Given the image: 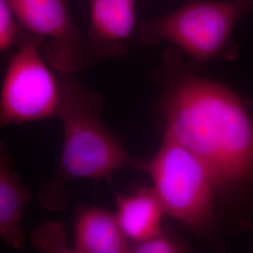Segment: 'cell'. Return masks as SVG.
Here are the masks:
<instances>
[{"label": "cell", "mask_w": 253, "mask_h": 253, "mask_svg": "<svg viewBox=\"0 0 253 253\" xmlns=\"http://www.w3.org/2000/svg\"><path fill=\"white\" fill-rule=\"evenodd\" d=\"M131 243L118 223L116 214L97 207H81L74 223L72 253H130Z\"/></svg>", "instance_id": "8"}, {"label": "cell", "mask_w": 253, "mask_h": 253, "mask_svg": "<svg viewBox=\"0 0 253 253\" xmlns=\"http://www.w3.org/2000/svg\"><path fill=\"white\" fill-rule=\"evenodd\" d=\"M30 199V193L13 171L7 146L0 142V239L14 250L26 248L21 220Z\"/></svg>", "instance_id": "9"}, {"label": "cell", "mask_w": 253, "mask_h": 253, "mask_svg": "<svg viewBox=\"0 0 253 253\" xmlns=\"http://www.w3.org/2000/svg\"><path fill=\"white\" fill-rule=\"evenodd\" d=\"M0 87V129L58 117L63 73L46 60L39 41L19 35Z\"/></svg>", "instance_id": "5"}, {"label": "cell", "mask_w": 253, "mask_h": 253, "mask_svg": "<svg viewBox=\"0 0 253 253\" xmlns=\"http://www.w3.org/2000/svg\"><path fill=\"white\" fill-rule=\"evenodd\" d=\"M163 134L208 169L219 223L228 232L253 221V116L226 85L196 73L171 74L160 100Z\"/></svg>", "instance_id": "1"}, {"label": "cell", "mask_w": 253, "mask_h": 253, "mask_svg": "<svg viewBox=\"0 0 253 253\" xmlns=\"http://www.w3.org/2000/svg\"><path fill=\"white\" fill-rule=\"evenodd\" d=\"M99 93L85 87L73 73H63L58 117L63 125L59 166L38 192L42 208L56 212L68 205L67 186L75 179L110 180L121 170L145 171V161L133 158L100 118Z\"/></svg>", "instance_id": "2"}, {"label": "cell", "mask_w": 253, "mask_h": 253, "mask_svg": "<svg viewBox=\"0 0 253 253\" xmlns=\"http://www.w3.org/2000/svg\"><path fill=\"white\" fill-rule=\"evenodd\" d=\"M164 212L201 236L213 235L219 220L213 180L199 159L170 136L145 161V171Z\"/></svg>", "instance_id": "3"}, {"label": "cell", "mask_w": 253, "mask_h": 253, "mask_svg": "<svg viewBox=\"0 0 253 253\" xmlns=\"http://www.w3.org/2000/svg\"><path fill=\"white\" fill-rule=\"evenodd\" d=\"M26 34L39 41L55 70L73 73L85 67L88 54L70 13L68 0H9Z\"/></svg>", "instance_id": "6"}, {"label": "cell", "mask_w": 253, "mask_h": 253, "mask_svg": "<svg viewBox=\"0 0 253 253\" xmlns=\"http://www.w3.org/2000/svg\"></svg>", "instance_id": "13"}, {"label": "cell", "mask_w": 253, "mask_h": 253, "mask_svg": "<svg viewBox=\"0 0 253 253\" xmlns=\"http://www.w3.org/2000/svg\"><path fill=\"white\" fill-rule=\"evenodd\" d=\"M16 21L9 0H0V52L9 50L18 40Z\"/></svg>", "instance_id": "12"}, {"label": "cell", "mask_w": 253, "mask_h": 253, "mask_svg": "<svg viewBox=\"0 0 253 253\" xmlns=\"http://www.w3.org/2000/svg\"><path fill=\"white\" fill-rule=\"evenodd\" d=\"M252 10L253 0L193 1L143 24L138 36L147 44L170 42L202 63L217 57L234 58L235 25Z\"/></svg>", "instance_id": "4"}, {"label": "cell", "mask_w": 253, "mask_h": 253, "mask_svg": "<svg viewBox=\"0 0 253 253\" xmlns=\"http://www.w3.org/2000/svg\"><path fill=\"white\" fill-rule=\"evenodd\" d=\"M187 252V247L178 238L169 234L161 233L145 240L131 244L130 253H177Z\"/></svg>", "instance_id": "11"}, {"label": "cell", "mask_w": 253, "mask_h": 253, "mask_svg": "<svg viewBox=\"0 0 253 253\" xmlns=\"http://www.w3.org/2000/svg\"><path fill=\"white\" fill-rule=\"evenodd\" d=\"M87 54L93 59L125 54L136 26L135 0H89Z\"/></svg>", "instance_id": "7"}, {"label": "cell", "mask_w": 253, "mask_h": 253, "mask_svg": "<svg viewBox=\"0 0 253 253\" xmlns=\"http://www.w3.org/2000/svg\"><path fill=\"white\" fill-rule=\"evenodd\" d=\"M115 213L122 231L131 244L145 240L163 231L164 209L153 188L118 194Z\"/></svg>", "instance_id": "10"}]
</instances>
